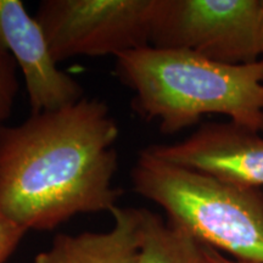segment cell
Here are the masks:
<instances>
[{
    "instance_id": "10",
    "label": "cell",
    "mask_w": 263,
    "mask_h": 263,
    "mask_svg": "<svg viewBox=\"0 0 263 263\" xmlns=\"http://www.w3.org/2000/svg\"><path fill=\"white\" fill-rule=\"evenodd\" d=\"M18 93L17 64L12 55L0 44V133L6 127Z\"/></svg>"
},
{
    "instance_id": "11",
    "label": "cell",
    "mask_w": 263,
    "mask_h": 263,
    "mask_svg": "<svg viewBox=\"0 0 263 263\" xmlns=\"http://www.w3.org/2000/svg\"><path fill=\"white\" fill-rule=\"evenodd\" d=\"M27 230L12 221L0 203V263H5L14 254Z\"/></svg>"
},
{
    "instance_id": "3",
    "label": "cell",
    "mask_w": 263,
    "mask_h": 263,
    "mask_svg": "<svg viewBox=\"0 0 263 263\" xmlns=\"http://www.w3.org/2000/svg\"><path fill=\"white\" fill-rule=\"evenodd\" d=\"M134 192L167 221L232 258L263 263V192L229 184L141 150L130 172Z\"/></svg>"
},
{
    "instance_id": "12",
    "label": "cell",
    "mask_w": 263,
    "mask_h": 263,
    "mask_svg": "<svg viewBox=\"0 0 263 263\" xmlns=\"http://www.w3.org/2000/svg\"><path fill=\"white\" fill-rule=\"evenodd\" d=\"M209 250V255L211 257L212 263H256V262H250V261H241V259H235L232 257H227L224 254L217 251V250L207 246Z\"/></svg>"
},
{
    "instance_id": "2",
    "label": "cell",
    "mask_w": 263,
    "mask_h": 263,
    "mask_svg": "<svg viewBox=\"0 0 263 263\" xmlns=\"http://www.w3.org/2000/svg\"><path fill=\"white\" fill-rule=\"evenodd\" d=\"M115 72L134 93L133 108L174 134L207 115L263 132V60L217 62L188 50L146 47L116 57Z\"/></svg>"
},
{
    "instance_id": "5",
    "label": "cell",
    "mask_w": 263,
    "mask_h": 263,
    "mask_svg": "<svg viewBox=\"0 0 263 263\" xmlns=\"http://www.w3.org/2000/svg\"><path fill=\"white\" fill-rule=\"evenodd\" d=\"M157 0H43L35 20L59 62L150 47Z\"/></svg>"
},
{
    "instance_id": "1",
    "label": "cell",
    "mask_w": 263,
    "mask_h": 263,
    "mask_svg": "<svg viewBox=\"0 0 263 263\" xmlns=\"http://www.w3.org/2000/svg\"><path fill=\"white\" fill-rule=\"evenodd\" d=\"M120 129L108 106L83 98L31 114L0 133V203L28 230H52L80 213L111 212Z\"/></svg>"
},
{
    "instance_id": "8",
    "label": "cell",
    "mask_w": 263,
    "mask_h": 263,
    "mask_svg": "<svg viewBox=\"0 0 263 263\" xmlns=\"http://www.w3.org/2000/svg\"><path fill=\"white\" fill-rule=\"evenodd\" d=\"M107 232L58 234L32 263H139V209L115 207Z\"/></svg>"
},
{
    "instance_id": "9",
    "label": "cell",
    "mask_w": 263,
    "mask_h": 263,
    "mask_svg": "<svg viewBox=\"0 0 263 263\" xmlns=\"http://www.w3.org/2000/svg\"><path fill=\"white\" fill-rule=\"evenodd\" d=\"M139 263H212L207 246L147 209H139Z\"/></svg>"
},
{
    "instance_id": "13",
    "label": "cell",
    "mask_w": 263,
    "mask_h": 263,
    "mask_svg": "<svg viewBox=\"0 0 263 263\" xmlns=\"http://www.w3.org/2000/svg\"><path fill=\"white\" fill-rule=\"evenodd\" d=\"M261 57H263V24H262V29H261Z\"/></svg>"
},
{
    "instance_id": "4",
    "label": "cell",
    "mask_w": 263,
    "mask_h": 263,
    "mask_svg": "<svg viewBox=\"0 0 263 263\" xmlns=\"http://www.w3.org/2000/svg\"><path fill=\"white\" fill-rule=\"evenodd\" d=\"M263 0H157L150 47L245 65L261 57Z\"/></svg>"
},
{
    "instance_id": "6",
    "label": "cell",
    "mask_w": 263,
    "mask_h": 263,
    "mask_svg": "<svg viewBox=\"0 0 263 263\" xmlns=\"http://www.w3.org/2000/svg\"><path fill=\"white\" fill-rule=\"evenodd\" d=\"M146 150L157 159L226 183L263 186V137L230 121L202 124L182 141Z\"/></svg>"
},
{
    "instance_id": "7",
    "label": "cell",
    "mask_w": 263,
    "mask_h": 263,
    "mask_svg": "<svg viewBox=\"0 0 263 263\" xmlns=\"http://www.w3.org/2000/svg\"><path fill=\"white\" fill-rule=\"evenodd\" d=\"M0 44L22 72L32 114L59 110L84 98L82 85L58 67L42 27L20 0H0Z\"/></svg>"
}]
</instances>
